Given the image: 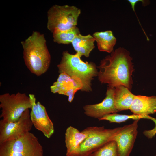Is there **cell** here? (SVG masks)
<instances>
[{"instance_id": "6da1fadb", "label": "cell", "mask_w": 156, "mask_h": 156, "mask_svg": "<svg viewBox=\"0 0 156 156\" xmlns=\"http://www.w3.org/2000/svg\"><path fill=\"white\" fill-rule=\"evenodd\" d=\"M132 60L129 51L123 47L117 48L101 60L97 66L99 81L113 88L123 85L131 90L134 71Z\"/></svg>"}, {"instance_id": "7a4b0ae2", "label": "cell", "mask_w": 156, "mask_h": 156, "mask_svg": "<svg viewBox=\"0 0 156 156\" xmlns=\"http://www.w3.org/2000/svg\"><path fill=\"white\" fill-rule=\"evenodd\" d=\"M21 43L24 62L30 72L37 76L45 73L49 67L51 57L44 34L33 31Z\"/></svg>"}, {"instance_id": "3957f363", "label": "cell", "mask_w": 156, "mask_h": 156, "mask_svg": "<svg viewBox=\"0 0 156 156\" xmlns=\"http://www.w3.org/2000/svg\"><path fill=\"white\" fill-rule=\"evenodd\" d=\"M77 54H71L64 51L57 67L59 73H64L80 81L83 88L81 91L90 92L92 91V82L98 76V71L96 64L92 62H85Z\"/></svg>"}, {"instance_id": "277c9868", "label": "cell", "mask_w": 156, "mask_h": 156, "mask_svg": "<svg viewBox=\"0 0 156 156\" xmlns=\"http://www.w3.org/2000/svg\"><path fill=\"white\" fill-rule=\"evenodd\" d=\"M0 156H44V153L37 137L29 132L0 143Z\"/></svg>"}, {"instance_id": "5b68a950", "label": "cell", "mask_w": 156, "mask_h": 156, "mask_svg": "<svg viewBox=\"0 0 156 156\" xmlns=\"http://www.w3.org/2000/svg\"><path fill=\"white\" fill-rule=\"evenodd\" d=\"M81 13L75 6L53 5L47 12V28L52 33L70 29L76 26Z\"/></svg>"}, {"instance_id": "8992f818", "label": "cell", "mask_w": 156, "mask_h": 156, "mask_svg": "<svg viewBox=\"0 0 156 156\" xmlns=\"http://www.w3.org/2000/svg\"><path fill=\"white\" fill-rule=\"evenodd\" d=\"M31 106L30 97L25 93H6L0 95V108L1 109L0 117L5 122L17 121L23 113L31 109Z\"/></svg>"}, {"instance_id": "52a82bcc", "label": "cell", "mask_w": 156, "mask_h": 156, "mask_svg": "<svg viewBox=\"0 0 156 156\" xmlns=\"http://www.w3.org/2000/svg\"><path fill=\"white\" fill-rule=\"evenodd\" d=\"M121 127L107 129L104 126H91L83 129V131L86 133L87 137L81 145L79 156H89L99 148L112 140Z\"/></svg>"}, {"instance_id": "ba28073f", "label": "cell", "mask_w": 156, "mask_h": 156, "mask_svg": "<svg viewBox=\"0 0 156 156\" xmlns=\"http://www.w3.org/2000/svg\"><path fill=\"white\" fill-rule=\"evenodd\" d=\"M33 125L29 109L25 110L16 122H7L1 119L0 121V143L24 135L29 132Z\"/></svg>"}, {"instance_id": "9c48e42d", "label": "cell", "mask_w": 156, "mask_h": 156, "mask_svg": "<svg viewBox=\"0 0 156 156\" xmlns=\"http://www.w3.org/2000/svg\"><path fill=\"white\" fill-rule=\"evenodd\" d=\"M31 106V120L34 127L41 131L45 136L50 138L54 132L53 124L47 113L45 107L39 102L36 103L34 94H29Z\"/></svg>"}, {"instance_id": "30bf717a", "label": "cell", "mask_w": 156, "mask_h": 156, "mask_svg": "<svg viewBox=\"0 0 156 156\" xmlns=\"http://www.w3.org/2000/svg\"><path fill=\"white\" fill-rule=\"evenodd\" d=\"M135 120L130 124L121 127L112 140L117 143L119 156H129L138 134V122Z\"/></svg>"}, {"instance_id": "8fae6325", "label": "cell", "mask_w": 156, "mask_h": 156, "mask_svg": "<svg viewBox=\"0 0 156 156\" xmlns=\"http://www.w3.org/2000/svg\"><path fill=\"white\" fill-rule=\"evenodd\" d=\"M114 88L108 87L106 97L101 102L84 106L83 109L84 114L88 117L99 119L106 115L119 112L114 105Z\"/></svg>"}, {"instance_id": "7c38bea8", "label": "cell", "mask_w": 156, "mask_h": 156, "mask_svg": "<svg viewBox=\"0 0 156 156\" xmlns=\"http://www.w3.org/2000/svg\"><path fill=\"white\" fill-rule=\"evenodd\" d=\"M82 88V84L79 79L64 73H61L57 81L50 87V89L53 93L67 96L68 101L71 103L76 92L79 90H81Z\"/></svg>"}, {"instance_id": "4fadbf2b", "label": "cell", "mask_w": 156, "mask_h": 156, "mask_svg": "<svg viewBox=\"0 0 156 156\" xmlns=\"http://www.w3.org/2000/svg\"><path fill=\"white\" fill-rule=\"evenodd\" d=\"M87 137L83 131H80L72 126L68 127L65 133L66 156H79L81 145Z\"/></svg>"}, {"instance_id": "5bb4252c", "label": "cell", "mask_w": 156, "mask_h": 156, "mask_svg": "<svg viewBox=\"0 0 156 156\" xmlns=\"http://www.w3.org/2000/svg\"><path fill=\"white\" fill-rule=\"evenodd\" d=\"M133 114L148 115L156 112V96L135 95L129 109Z\"/></svg>"}, {"instance_id": "9a60e30c", "label": "cell", "mask_w": 156, "mask_h": 156, "mask_svg": "<svg viewBox=\"0 0 156 156\" xmlns=\"http://www.w3.org/2000/svg\"><path fill=\"white\" fill-rule=\"evenodd\" d=\"M135 95L123 85L114 88V99L116 108L119 111L129 109Z\"/></svg>"}, {"instance_id": "2e32d148", "label": "cell", "mask_w": 156, "mask_h": 156, "mask_svg": "<svg viewBox=\"0 0 156 156\" xmlns=\"http://www.w3.org/2000/svg\"><path fill=\"white\" fill-rule=\"evenodd\" d=\"M95 40L90 34L83 35L79 34L75 37L71 44L76 52L81 57H88L91 52L95 48Z\"/></svg>"}, {"instance_id": "e0dca14e", "label": "cell", "mask_w": 156, "mask_h": 156, "mask_svg": "<svg viewBox=\"0 0 156 156\" xmlns=\"http://www.w3.org/2000/svg\"><path fill=\"white\" fill-rule=\"evenodd\" d=\"M92 36L97 42L100 51L111 53L114 51L116 39L111 30L96 32Z\"/></svg>"}, {"instance_id": "ac0fdd59", "label": "cell", "mask_w": 156, "mask_h": 156, "mask_svg": "<svg viewBox=\"0 0 156 156\" xmlns=\"http://www.w3.org/2000/svg\"><path fill=\"white\" fill-rule=\"evenodd\" d=\"M79 34V29L77 26L66 31L55 32L53 33V41L59 44H69Z\"/></svg>"}, {"instance_id": "d6986e66", "label": "cell", "mask_w": 156, "mask_h": 156, "mask_svg": "<svg viewBox=\"0 0 156 156\" xmlns=\"http://www.w3.org/2000/svg\"><path fill=\"white\" fill-rule=\"evenodd\" d=\"M144 118L151 119L154 121L155 118L151 117L149 115L144 116L133 114L132 115L121 114L117 113L106 115L99 119V121L106 120L110 123H120L130 119L140 120Z\"/></svg>"}, {"instance_id": "ffe728a7", "label": "cell", "mask_w": 156, "mask_h": 156, "mask_svg": "<svg viewBox=\"0 0 156 156\" xmlns=\"http://www.w3.org/2000/svg\"><path fill=\"white\" fill-rule=\"evenodd\" d=\"M89 156H119L117 143L114 140H111Z\"/></svg>"}, {"instance_id": "44dd1931", "label": "cell", "mask_w": 156, "mask_h": 156, "mask_svg": "<svg viewBox=\"0 0 156 156\" xmlns=\"http://www.w3.org/2000/svg\"><path fill=\"white\" fill-rule=\"evenodd\" d=\"M128 1L130 3V4L131 5L132 9H133V11L134 12L137 17V19L138 21H139V23L140 25L141 26V28L142 30L143 31L145 35L146 36V37L147 40L148 41H149V39L148 36L146 34L145 31L144 30L143 28L142 27V26L141 25V24L138 18V16H137L136 14V12L135 11V6L136 4L138 2H142V3L143 5L144 6H145L149 4L150 1H148V0H128Z\"/></svg>"}, {"instance_id": "7402d4cb", "label": "cell", "mask_w": 156, "mask_h": 156, "mask_svg": "<svg viewBox=\"0 0 156 156\" xmlns=\"http://www.w3.org/2000/svg\"><path fill=\"white\" fill-rule=\"evenodd\" d=\"M155 156H156V155Z\"/></svg>"}]
</instances>
